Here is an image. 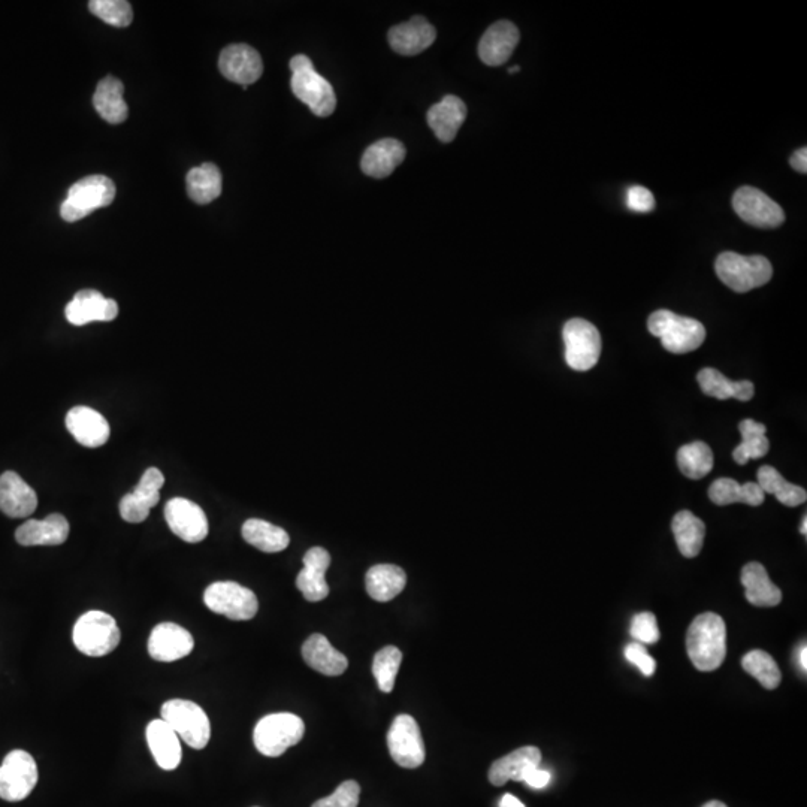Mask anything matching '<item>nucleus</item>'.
I'll return each mask as SVG.
<instances>
[{
    "instance_id": "obj_1",
    "label": "nucleus",
    "mask_w": 807,
    "mask_h": 807,
    "mask_svg": "<svg viewBox=\"0 0 807 807\" xmlns=\"http://www.w3.org/2000/svg\"><path fill=\"white\" fill-rule=\"evenodd\" d=\"M686 651L695 669L713 672L727 657V627L716 613L697 616L686 634Z\"/></svg>"
},
{
    "instance_id": "obj_2",
    "label": "nucleus",
    "mask_w": 807,
    "mask_h": 807,
    "mask_svg": "<svg viewBox=\"0 0 807 807\" xmlns=\"http://www.w3.org/2000/svg\"><path fill=\"white\" fill-rule=\"evenodd\" d=\"M290 71L293 95L304 102L317 117L331 116L337 107V96L331 83L317 74L313 62L304 54H298L290 60Z\"/></svg>"
},
{
    "instance_id": "obj_3",
    "label": "nucleus",
    "mask_w": 807,
    "mask_h": 807,
    "mask_svg": "<svg viewBox=\"0 0 807 807\" xmlns=\"http://www.w3.org/2000/svg\"><path fill=\"white\" fill-rule=\"evenodd\" d=\"M648 328L652 335L660 338L664 349L673 355L694 352L706 340L703 323L670 310H658L651 314Z\"/></svg>"
},
{
    "instance_id": "obj_4",
    "label": "nucleus",
    "mask_w": 807,
    "mask_h": 807,
    "mask_svg": "<svg viewBox=\"0 0 807 807\" xmlns=\"http://www.w3.org/2000/svg\"><path fill=\"white\" fill-rule=\"evenodd\" d=\"M715 271L719 280L737 293H746L769 283L773 267L764 256H742L725 252L718 256Z\"/></svg>"
},
{
    "instance_id": "obj_5",
    "label": "nucleus",
    "mask_w": 807,
    "mask_h": 807,
    "mask_svg": "<svg viewBox=\"0 0 807 807\" xmlns=\"http://www.w3.org/2000/svg\"><path fill=\"white\" fill-rule=\"evenodd\" d=\"M72 639L81 654L98 658L116 651L122 633L113 616L101 610H92L78 619Z\"/></svg>"
},
{
    "instance_id": "obj_6",
    "label": "nucleus",
    "mask_w": 807,
    "mask_h": 807,
    "mask_svg": "<svg viewBox=\"0 0 807 807\" xmlns=\"http://www.w3.org/2000/svg\"><path fill=\"white\" fill-rule=\"evenodd\" d=\"M116 198V184L105 175H90L69 189L68 198L60 207L65 222L74 223L90 216L99 208L108 207Z\"/></svg>"
},
{
    "instance_id": "obj_7",
    "label": "nucleus",
    "mask_w": 807,
    "mask_h": 807,
    "mask_svg": "<svg viewBox=\"0 0 807 807\" xmlns=\"http://www.w3.org/2000/svg\"><path fill=\"white\" fill-rule=\"evenodd\" d=\"M305 733V724L293 713H272L256 724L253 742L265 757H280L287 749L298 745Z\"/></svg>"
},
{
    "instance_id": "obj_8",
    "label": "nucleus",
    "mask_w": 807,
    "mask_h": 807,
    "mask_svg": "<svg viewBox=\"0 0 807 807\" xmlns=\"http://www.w3.org/2000/svg\"><path fill=\"white\" fill-rule=\"evenodd\" d=\"M163 721L193 749H204L211 739V724L207 713L189 700L166 701L160 710Z\"/></svg>"
},
{
    "instance_id": "obj_9",
    "label": "nucleus",
    "mask_w": 807,
    "mask_h": 807,
    "mask_svg": "<svg viewBox=\"0 0 807 807\" xmlns=\"http://www.w3.org/2000/svg\"><path fill=\"white\" fill-rule=\"evenodd\" d=\"M565 343V361L574 371H589L598 364L601 355V335L585 319L568 320L562 329Z\"/></svg>"
},
{
    "instance_id": "obj_10",
    "label": "nucleus",
    "mask_w": 807,
    "mask_h": 807,
    "mask_svg": "<svg viewBox=\"0 0 807 807\" xmlns=\"http://www.w3.org/2000/svg\"><path fill=\"white\" fill-rule=\"evenodd\" d=\"M204 603L211 612L231 621H250L259 610V601L252 589L240 583L216 582L204 592Z\"/></svg>"
},
{
    "instance_id": "obj_11",
    "label": "nucleus",
    "mask_w": 807,
    "mask_h": 807,
    "mask_svg": "<svg viewBox=\"0 0 807 807\" xmlns=\"http://www.w3.org/2000/svg\"><path fill=\"white\" fill-rule=\"evenodd\" d=\"M38 784V766L29 752L15 749L0 766V799L21 802L32 794Z\"/></svg>"
},
{
    "instance_id": "obj_12",
    "label": "nucleus",
    "mask_w": 807,
    "mask_h": 807,
    "mask_svg": "<svg viewBox=\"0 0 807 807\" xmlns=\"http://www.w3.org/2000/svg\"><path fill=\"white\" fill-rule=\"evenodd\" d=\"M389 754L398 766L417 769L425 761L426 751L416 719L400 715L392 722L388 733Z\"/></svg>"
},
{
    "instance_id": "obj_13",
    "label": "nucleus",
    "mask_w": 807,
    "mask_h": 807,
    "mask_svg": "<svg viewBox=\"0 0 807 807\" xmlns=\"http://www.w3.org/2000/svg\"><path fill=\"white\" fill-rule=\"evenodd\" d=\"M733 207L737 216L755 228H779L785 222L781 205L772 198L751 186H743L734 193Z\"/></svg>"
},
{
    "instance_id": "obj_14",
    "label": "nucleus",
    "mask_w": 807,
    "mask_h": 807,
    "mask_svg": "<svg viewBox=\"0 0 807 807\" xmlns=\"http://www.w3.org/2000/svg\"><path fill=\"white\" fill-rule=\"evenodd\" d=\"M165 485V477L157 468H148L131 494L120 501V515L129 524H141L150 515V510L160 500V489Z\"/></svg>"
},
{
    "instance_id": "obj_15",
    "label": "nucleus",
    "mask_w": 807,
    "mask_h": 807,
    "mask_svg": "<svg viewBox=\"0 0 807 807\" xmlns=\"http://www.w3.org/2000/svg\"><path fill=\"white\" fill-rule=\"evenodd\" d=\"M169 530L186 543H201L208 536V519L204 510L186 498H172L165 507Z\"/></svg>"
},
{
    "instance_id": "obj_16",
    "label": "nucleus",
    "mask_w": 807,
    "mask_h": 807,
    "mask_svg": "<svg viewBox=\"0 0 807 807\" xmlns=\"http://www.w3.org/2000/svg\"><path fill=\"white\" fill-rule=\"evenodd\" d=\"M195 648V640L186 628L163 622L154 627L148 639V654L160 663H174L187 657Z\"/></svg>"
},
{
    "instance_id": "obj_17",
    "label": "nucleus",
    "mask_w": 807,
    "mask_h": 807,
    "mask_svg": "<svg viewBox=\"0 0 807 807\" xmlns=\"http://www.w3.org/2000/svg\"><path fill=\"white\" fill-rule=\"evenodd\" d=\"M219 69L229 81L247 87L262 77L264 63L255 48L246 44H234L226 47L220 54Z\"/></svg>"
},
{
    "instance_id": "obj_18",
    "label": "nucleus",
    "mask_w": 807,
    "mask_h": 807,
    "mask_svg": "<svg viewBox=\"0 0 807 807\" xmlns=\"http://www.w3.org/2000/svg\"><path fill=\"white\" fill-rule=\"evenodd\" d=\"M66 319L75 326L92 322H111L119 316V305L114 299L105 298L98 290H80L66 305Z\"/></svg>"
},
{
    "instance_id": "obj_19",
    "label": "nucleus",
    "mask_w": 807,
    "mask_h": 807,
    "mask_svg": "<svg viewBox=\"0 0 807 807\" xmlns=\"http://www.w3.org/2000/svg\"><path fill=\"white\" fill-rule=\"evenodd\" d=\"M66 428L81 446L96 449L110 438V423L99 411L86 405L72 408L66 416Z\"/></svg>"
},
{
    "instance_id": "obj_20",
    "label": "nucleus",
    "mask_w": 807,
    "mask_h": 807,
    "mask_svg": "<svg viewBox=\"0 0 807 807\" xmlns=\"http://www.w3.org/2000/svg\"><path fill=\"white\" fill-rule=\"evenodd\" d=\"M331 565V555L323 547H311L304 555V568L296 577V588L302 592L305 600L311 603L325 600L329 595V586L325 574Z\"/></svg>"
},
{
    "instance_id": "obj_21",
    "label": "nucleus",
    "mask_w": 807,
    "mask_h": 807,
    "mask_svg": "<svg viewBox=\"0 0 807 807\" xmlns=\"http://www.w3.org/2000/svg\"><path fill=\"white\" fill-rule=\"evenodd\" d=\"M519 38L521 35L518 27L510 21L503 20L492 24L480 39V59L488 66L504 65L518 47Z\"/></svg>"
},
{
    "instance_id": "obj_22",
    "label": "nucleus",
    "mask_w": 807,
    "mask_h": 807,
    "mask_svg": "<svg viewBox=\"0 0 807 807\" xmlns=\"http://www.w3.org/2000/svg\"><path fill=\"white\" fill-rule=\"evenodd\" d=\"M38 507V495L14 471L0 476V510L9 518H27Z\"/></svg>"
},
{
    "instance_id": "obj_23",
    "label": "nucleus",
    "mask_w": 807,
    "mask_h": 807,
    "mask_svg": "<svg viewBox=\"0 0 807 807\" xmlns=\"http://www.w3.org/2000/svg\"><path fill=\"white\" fill-rule=\"evenodd\" d=\"M437 30L423 17H413L407 23L389 30V44L401 56H416L431 47Z\"/></svg>"
},
{
    "instance_id": "obj_24",
    "label": "nucleus",
    "mask_w": 807,
    "mask_h": 807,
    "mask_svg": "<svg viewBox=\"0 0 807 807\" xmlns=\"http://www.w3.org/2000/svg\"><path fill=\"white\" fill-rule=\"evenodd\" d=\"M69 537L68 519L59 513L47 516L44 521L24 522L15 531V540L21 546H59Z\"/></svg>"
},
{
    "instance_id": "obj_25",
    "label": "nucleus",
    "mask_w": 807,
    "mask_h": 807,
    "mask_svg": "<svg viewBox=\"0 0 807 807\" xmlns=\"http://www.w3.org/2000/svg\"><path fill=\"white\" fill-rule=\"evenodd\" d=\"M541 752L536 746H524L495 761L489 770V781L503 787L509 781L524 782L525 775L540 766Z\"/></svg>"
},
{
    "instance_id": "obj_26",
    "label": "nucleus",
    "mask_w": 807,
    "mask_h": 807,
    "mask_svg": "<svg viewBox=\"0 0 807 807\" xmlns=\"http://www.w3.org/2000/svg\"><path fill=\"white\" fill-rule=\"evenodd\" d=\"M145 736H147L148 748L160 769L171 772L180 766L181 757H183L180 739L163 719L151 721Z\"/></svg>"
},
{
    "instance_id": "obj_27",
    "label": "nucleus",
    "mask_w": 807,
    "mask_h": 807,
    "mask_svg": "<svg viewBox=\"0 0 807 807\" xmlns=\"http://www.w3.org/2000/svg\"><path fill=\"white\" fill-rule=\"evenodd\" d=\"M403 142L394 138L380 139L365 150L361 160L364 174L374 178H386L404 162Z\"/></svg>"
},
{
    "instance_id": "obj_28",
    "label": "nucleus",
    "mask_w": 807,
    "mask_h": 807,
    "mask_svg": "<svg viewBox=\"0 0 807 807\" xmlns=\"http://www.w3.org/2000/svg\"><path fill=\"white\" fill-rule=\"evenodd\" d=\"M467 119V107L458 96H446L426 114L429 128L441 142H452Z\"/></svg>"
},
{
    "instance_id": "obj_29",
    "label": "nucleus",
    "mask_w": 807,
    "mask_h": 807,
    "mask_svg": "<svg viewBox=\"0 0 807 807\" xmlns=\"http://www.w3.org/2000/svg\"><path fill=\"white\" fill-rule=\"evenodd\" d=\"M302 657L308 667L325 676H340L349 667L344 654L338 652L322 634H313L302 646Z\"/></svg>"
},
{
    "instance_id": "obj_30",
    "label": "nucleus",
    "mask_w": 807,
    "mask_h": 807,
    "mask_svg": "<svg viewBox=\"0 0 807 807\" xmlns=\"http://www.w3.org/2000/svg\"><path fill=\"white\" fill-rule=\"evenodd\" d=\"M740 580L745 586L746 600L752 606L775 607L781 604V589L770 580L766 568L760 562L746 564L740 574Z\"/></svg>"
},
{
    "instance_id": "obj_31",
    "label": "nucleus",
    "mask_w": 807,
    "mask_h": 807,
    "mask_svg": "<svg viewBox=\"0 0 807 807\" xmlns=\"http://www.w3.org/2000/svg\"><path fill=\"white\" fill-rule=\"evenodd\" d=\"M125 86L116 77H107L99 81L93 96V105L101 119L110 125H120L129 116L128 104L123 99Z\"/></svg>"
},
{
    "instance_id": "obj_32",
    "label": "nucleus",
    "mask_w": 807,
    "mask_h": 807,
    "mask_svg": "<svg viewBox=\"0 0 807 807\" xmlns=\"http://www.w3.org/2000/svg\"><path fill=\"white\" fill-rule=\"evenodd\" d=\"M697 380L703 394L716 398V400L725 401L734 398V400L746 403V401H751L755 395L754 383L749 380L731 382L715 368H704L698 373Z\"/></svg>"
},
{
    "instance_id": "obj_33",
    "label": "nucleus",
    "mask_w": 807,
    "mask_h": 807,
    "mask_svg": "<svg viewBox=\"0 0 807 807\" xmlns=\"http://www.w3.org/2000/svg\"><path fill=\"white\" fill-rule=\"evenodd\" d=\"M365 583H367L368 595L373 600L386 603V601L394 600L404 591L407 576H405L403 568L398 565L379 564L368 570Z\"/></svg>"
},
{
    "instance_id": "obj_34",
    "label": "nucleus",
    "mask_w": 807,
    "mask_h": 807,
    "mask_svg": "<svg viewBox=\"0 0 807 807\" xmlns=\"http://www.w3.org/2000/svg\"><path fill=\"white\" fill-rule=\"evenodd\" d=\"M709 498L716 506L743 503L757 507L764 503L766 494H764L758 483L748 482L745 485H740L736 480L722 477V479L715 480L710 485Z\"/></svg>"
},
{
    "instance_id": "obj_35",
    "label": "nucleus",
    "mask_w": 807,
    "mask_h": 807,
    "mask_svg": "<svg viewBox=\"0 0 807 807\" xmlns=\"http://www.w3.org/2000/svg\"><path fill=\"white\" fill-rule=\"evenodd\" d=\"M187 193L196 204L205 205L222 195V172L214 163H204L190 169L186 178Z\"/></svg>"
},
{
    "instance_id": "obj_36",
    "label": "nucleus",
    "mask_w": 807,
    "mask_h": 807,
    "mask_svg": "<svg viewBox=\"0 0 807 807\" xmlns=\"http://www.w3.org/2000/svg\"><path fill=\"white\" fill-rule=\"evenodd\" d=\"M672 530L677 549L685 558H695L703 549L706 525L694 513L682 510L673 518Z\"/></svg>"
},
{
    "instance_id": "obj_37",
    "label": "nucleus",
    "mask_w": 807,
    "mask_h": 807,
    "mask_svg": "<svg viewBox=\"0 0 807 807\" xmlns=\"http://www.w3.org/2000/svg\"><path fill=\"white\" fill-rule=\"evenodd\" d=\"M758 485L763 489L764 494L775 495L779 503L784 506L797 507L806 503L807 492L805 489L787 482L782 474L770 465H763L758 470Z\"/></svg>"
},
{
    "instance_id": "obj_38",
    "label": "nucleus",
    "mask_w": 807,
    "mask_h": 807,
    "mask_svg": "<svg viewBox=\"0 0 807 807\" xmlns=\"http://www.w3.org/2000/svg\"><path fill=\"white\" fill-rule=\"evenodd\" d=\"M739 431L742 434V443L733 452L737 464L746 465L751 459H760L769 453L770 443L766 438V425L745 419L740 422Z\"/></svg>"
},
{
    "instance_id": "obj_39",
    "label": "nucleus",
    "mask_w": 807,
    "mask_h": 807,
    "mask_svg": "<svg viewBox=\"0 0 807 807\" xmlns=\"http://www.w3.org/2000/svg\"><path fill=\"white\" fill-rule=\"evenodd\" d=\"M243 537L256 549L267 553H277L290 543L289 534L283 528L275 527L262 519H249L243 525Z\"/></svg>"
},
{
    "instance_id": "obj_40",
    "label": "nucleus",
    "mask_w": 807,
    "mask_h": 807,
    "mask_svg": "<svg viewBox=\"0 0 807 807\" xmlns=\"http://www.w3.org/2000/svg\"><path fill=\"white\" fill-rule=\"evenodd\" d=\"M713 452L703 441L685 444L677 452V465L683 476L700 480L713 470Z\"/></svg>"
},
{
    "instance_id": "obj_41",
    "label": "nucleus",
    "mask_w": 807,
    "mask_h": 807,
    "mask_svg": "<svg viewBox=\"0 0 807 807\" xmlns=\"http://www.w3.org/2000/svg\"><path fill=\"white\" fill-rule=\"evenodd\" d=\"M742 667L746 673L761 683L766 689H776L781 685L782 674L772 655L764 651H752L742 660Z\"/></svg>"
},
{
    "instance_id": "obj_42",
    "label": "nucleus",
    "mask_w": 807,
    "mask_h": 807,
    "mask_svg": "<svg viewBox=\"0 0 807 807\" xmlns=\"http://www.w3.org/2000/svg\"><path fill=\"white\" fill-rule=\"evenodd\" d=\"M401 661H403V654L395 646H386L382 651L377 652L373 661V674L380 691L386 692V694L394 691Z\"/></svg>"
},
{
    "instance_id": "obj_43",
    "label": "nucleus",
    "mask_w": 807,
    "mask_h": 807,
    "mask_svg": "<svg viewBox=\"0 0 807 807\" xmlns=\"http://www.w3.org/2000/svg\"><path fill=\"white\" fill-rule=\"evenodd\" d=\"M89 9L111 26L128 27L134 20L131 3L125 0H92Z\"/></svg>"
},
{
    "instance_id": "obj_44",
    "label": "nucleus",
    "mask_w": 807,
    "mask_h": 807,
    "mask_svg": "<svg viewBox=\"0 0 807 807\" xmlns=\"http://www.w3.org/2000/svg\"><path fill=\"white\" fill-rule=\"evenodd\" d=\"M631 636L640 645H655L660 640V628L654 613L643 612L634 616L631 622Z\"/></svg>"
},
{
    "instance_id": "obj_45",
    "label": "nucleus",
    "mask_w": 807,
    "mask_h": 807,
    "mask_svg": "<svg viewBox=\"0 0 807 807\" xmlns=\"http://www.w3.org/2000/svg\"><path fill=\"white\" fill-rule=\"evenodd\" d=\"M361 787L358 782L346 781L325 799L317 800L311 807H358Z\"/></svg>"
},
{
    "instance_id": "obj_46",
    "label": "nucleus",
    "mask_w": 807,
    "mask_h": 807,
    "mask_svg": "<svg viewBox=\"0 0 807 807\" xmlns=\"http://www.w3.org/2000/svg\"><path fill=\"white\" fill-rule=\"evenodd\" d=\"M625 658H627L631 664H634V666L639 667L640 672L645 674V676H654L655 670H657V663H655L654 658L649 655L645 646L640 645V643H631V645H628L627 648H625Z\"/></svg>"
},
{
    "instance_id": "obj_47",
    "label": "nucleus",
    "mask_w": 807,
    "mask_h": 807,
    "mask_svg": "<svg viewBox=\"0 0 807 807\" xmlns=\"http://www.w3.org/2000/svg\"><path fill=\"white\" fill-rule=\"evenodd\" d=\"M627 205L636 213H651L655 208V198L646 187L633 186L628 189Z\"/></svg>"
},
{
    "instance_id": "obj_48",
    "label": "nucleus",
    "mask_w": 807,
    "mask_h": 807,
    "mask_svg": "<svg viewBox=\"0 0 807 807\" xmlns=\"http://www.w3.org/2000/svg\"><path fill=\"white\" fill-rule=\"evenodd\" d=\"M524 782L530 785L531 788L541 790V788L549 785L550 773L546 772V770H541L540 767H534V769H531L530 772L525 775Z\"/></svg>"
},
{
    "instance_id": "obj_49",
    "label": "nucleus",
    "mask_w": 807,
    "mask_h": 807,
    "mask_svg": "<svg viewBox=\"0 0 807 807\" xmlns=\"http://www.w3.org/2000/svg\"><path fill=\"white\" fill-rule=\"evenodd\" d=\"M791 166L796 169L797 172H802V174H806L807 172V148L803 147L800 150H797L796 153L791 156L790 159Z\"/></svg>"
},
{
    "instance_id": "obj_50",
    "label": "nucleus",
    "mask_w": 807,
    "mask_h": 807,
    "mask_svg": "<svg viewBox=\"0 0 807 807\" xmlns=\"http://www.w3.org/2000/svg\"><path fill=\"white\" fill-rule=\"evenodd\" d=\"M500 807H525L524 803L521 800L516 799L515 796L512 794H506V796L501 799Z\"/></svg>"
},
{
    "instance_id": "obj_51",
    "label": "nucleus",
    "mask_w": 807,
    "mask_h": 807,
    "mask_svg": "<svg viewBox=\"0 0 807 807\" xmlns=\"http://www.w3.org/2000/svg\"><path fill=\"white\" fill-rule=\"evenodd\" d=\"M799 661H800V667H802L803 672L806 673L807 672V648H806V645H803L802 649H800Z\"/></svg>"
},
{
    "instance_id": "obj_52",
    "label": "nucleus",
    "mask_w": 807,
    "mask_h": 807,
    "mask_svg": "<svg viewBox=\"0 0 807 807\" xmlns=\"http://www.w3.org/2000/svg\"><path fill=\"white\" fill-rule=\"evenodd\" d=\"M703 807H727L722 802H718V800H712V802L706 803Z\"/></svg>"
},
{
    "instance_id": "obj_53",
    "label": "nucleus",
    "mask_w": 807,
    "mask_h": 807,
    "mask_svg": "<svg viewBox=\"0 0 807 807\" xmlns=\"http://www.w3.org/2000/svg\"><path fill=\"white\" fill-rule=\"evenodd\" d=\"M800 533H802L803 536H807V518H806V516H805V518H803V524H802V527H800Z\"/></svg>"
},
{
    "instance_id": "obj_54",
    "label": "nucleus",
    "mask_w": 807,
    "mask_h": 807,
    "mask_svg": "<svg viewBox=\"0 0 807 807\" xmlns=\"http://www.w3.org/2000/svg\"><path fill=\"white\" fill-rule=\"evenodd\" d=\"M519 71H521V68H519V66H515V68H510L509 69V74H516V72H519Z\"/></svg>"
}]
</instances>
